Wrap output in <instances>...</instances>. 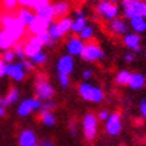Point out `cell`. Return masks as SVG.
<instances>
[{"label":"cell","mask_w":146,"mask_h":146,"mask_svg":"<svg viewBox=\"0 0 146 146\" xmlns=\"http://www.w3.org/2000/svg\"><path fill=\"white\" fill-rule=\"evenodd\" d=\"M7 67H8V64L0 58V78L7 76Z\"/></svg>","instance_id":"39"},{"label":"cell","mask_w":146,"mask_h":146,"mask_svg":"<svg viewBox=\"0 0 146 146\" xmlns=\"http://www.w3.org/2000/svg\"><path fill=\"white\" fill-rule=\"evenodd\" d=\"M55 107V103L52 101H44L42 103V109L40 111H52V109Z\"/></svg>","instance_id":"38"},{"label":"cell","mask_w":146,"mask_h":146,"mask_svg":"<svg viewBox=\"0 0 146 146\" xmlns=\"http://www.w3.org/2000/svg\"><path fill=\"white\" fill-rule=\"evenodd\" d=\"M95 11L102 19L110 22L119 16V7L117 4H111L109 0H98L95 4Z\"/></svg>","instance_id":"4"},{"label":"cell","mask_w":146,"mask_h":146,"mask_svg":"<svg viewBox=\"0 0 146 146\" xmlns=\"http://www.w3.org/2000/svg\"><path fill=\"white\" fill-rule=\"evenodd\" d=\"M82 16H86L84 15V11L82 8H76L74 11V18H82Z\"/></svg>","instance_id":"46"},{"label":"cell","mask_w":146,"mask_h":146,"mask_svg":"<svg viewBox=\"0 0 146 146\" xmlns=\"http://www.w3.org/2000/svg\"><path fill=\"white\" fill-rule=\"evenodd\" d=\"M35 93L38 99L44 102V101H51L55 91H54L52 84L50 83L46 78H38L35 83Z\"/></svg>","instance_id":"6"},{"label":"cell","mask_w":146,"mask_h":146,"mask_svg":"<svg viewBox=\"0 0 146 146\" xmlns=\"http://www.w3.org/2000/svg\"><path fill=\"white\" fill-rule=\"evenodd\" d=\"M7 76L15 80V82H22L26 76V70H24L22 62L9 63L8 67H7Z\"/></svg>","instance_id":"15"},{"label":"cell","mask_w":146,"mask_h":146,"mask_svg":"<svg viewBox=\"0 0 146 146\" xmlns=\"http://www.w3.org/2000/svg\"><path fill=\"white\" fill-rule=\"evenodd\" d=\"M0 26L3 27L4 31H7V34L12 38L15 43L20 42L26 35L27 27L19 20L16 15H12L9 12L0 13Z\"/></svg>","instance_id":"1"},{"label":"cell","mask_w":146,"mask_h":146,"mask_svg":"<svg viewBox=\"0 0 146 146\" xmlns=\"http://www.w3.org/2000/svg\"><path fill=\"white\" fill-rule=\"evenodd\" d=\"M42 103L43 102L38 99V98H27L23 99L18 106V115L20 117H28L32 111H40L42 109Z\"/></svg>","instance_id":"8"},{"label":"cell","mask_w":146,"mask_h":146,"mask_svg":"<svg viewBox=\"0 0 146 146\" xmlns=\"http://www.w3.org/2000/svg\"><path fill=\"white\" fill-rule=\"evenodd\" d=\"M38 146H55L54 145L52 141H50V139H44V141H40L38 143Z\"/></svg>","instance_id":"47"},{"label":"cell","mask_w":146,"mask_h":146,"mask_svg":"<svg viewBox=\"0 0 146 146\" xmlns=\"http://www.w3.org/2000/svg\"><path fill=\"white\" fill-rule=\"evenodd\" d=\"M4 114H5V107L0 106V117H3Z\"/></svg>","instance_id":"48"},{"label":"cell","mask_w":146,"mask_h":146,"mask_svg":"<svg viewBox=\"0 0 146 146\" xmlns=\"http://www.w3.org/2000/svg\"><path fill=\"white\" fill-rule=\"evenodd\" d=\"M15 52H13V50H7V51H3L1 52V59L4 60L7 64H9V63H13V60H15Z\"/></svg>","instance_id":"34"},{"label":"cell","mask_w":146,"mask_h":146,"mask_svg":"<svg viewBox=\"0 0 146 146\" xmlns=\"http://www.w3.org/2000/svg\"><path fill=\"white\" fill-rule=\"evenodd\" d=\"M94 35H95V30H94L93 26H90V24H87V26L84 27L83 30L78 34V38H79L82 42H84V43H87V42H91V39L94 38Z\"/></svg>","instance_id":"27"},{"label":"cell","mask_w":146,"mask_h":146,"mask_svg":"<svg viewBox=\"0 0 146 146\" xmlns=\"http://www.w3.org/2000/svg\"><path fill=\"white\" fill-rule=\"evenodd\" d=\"M51 1L50 0H34V3H32V7H31V9L35 12L36 9H39V8H42V7H44V5H47V4H50Z\"/></svg>","instance_id":"37"},{"label":"cell","mask_w":146,"mask_h":146,"mask_svg":"<svg viewBox=\"0 0 146 146\" xmlns=\"http://www.w3.org/2000/svg\"><path fill=\"white\" fill-rule=\"evenodd\" d=\"M121 11L125 18L131 19L135 16H143L146 3L142 0H121Z\"/></svg>","instance_id":"3"},{"label":"cell","mask_w":146,"mask_h":146,"mask_svg":"<svg viewBox=\"0 0 146 146\" xmlns=\"http://www.w3.org/2000/svg\"><path fill=\"white\" fill-rule=\"evenodd\" d=\"M38 38H39L40 42L43 43V47H51V46L54 44V42L51 40V38H50L48 32H44V34H40V35H38Z\"/></svg>","instance_id":"35"},{"label":"cell","mask_w":146,"mask_h":146,"mask_svg":"<svg viewBox=\"0 0 146 146\" xmlns=\"http://www.w3.org/2000/svg\"><path fill=\"white\" fill-rule=\"evenodd\" d=\"M56 70L58 74H64L70 76V74L74 71V58L67 54L62 55L56 62Z\"/></svg>","instance_id":"14"},{"label":"cell","mask_w":146,"mask_h":146,"mask_svg":"<svg viewBox=\"0 0 146 146\" xmlns=\"http://www.w3.org/2000/svg\"><path fill=\"white\" fill-rule=\"evenodd\" d=\"M143 18L146 19V7H145V11H143Z\"/></svg>","instance_id":"50"},{"label":"cell","mask_w":146,"mask_h":146,"mask_svg":"<svg viewBox=\"0 0 146 146\" xmlns=\"http://www.w3.org/2000/svg\"><path fill=\"white\" fill-rule=\"evenodd\" d=\"M78 93L84 101L94 102V103H101L105 98V93L101 87L94 86L89 82H83L78 86Z\"/></svg>","instance_id":"2"},{"label":"cell","mask_w":146,"mask_h":146,"mask_svg":"<svg viewBox=\"0 0 146 146\" xmlns=\"http://www.w3.org/2000/svg\"><path fill=\"white\" fill-rule=\"evenodd\" d=\"M123 59H125V62H127V63H131V62H134V59H135V54L134 52H126L123 55Z\"/></svg>","instance_id":"44"},{"label":"cell","mask_w":146,"mask_h":146,"mask_svg":"<svg viewBox=\"0 0 146 146\" xmlns=\"http://www.w3.org/2000/svg\"><path fill=\"white\" fill-rule=\"evenodd\" d=\"M13 42L12 38L7 34V31L4 30H0V51H7V50H11L13 46Z\"/></svg>","instance_id":"24"},{"label":"cell","mask_w":146,"mask_h":146,"mask_svg":"<svg viewBox=\"0 0 146 146\" xmlns=\"http://www.w3.org/2000/svg\"><path fill=\"white\" fill-rule=\"evenodd\" d=\"M107 30L117 36H123L129 32V24L126 23V20L122 18H115L113 20L107 23Z\"/></svg>","instance_id":"12"},{"label":"cell","mask_w":146,"mask_h":146,"mask_svg":"<svg viewBox=\"0 0 146 146\" xmlns=\"http://www.w3.org/2000/svg\"><path fill=\"white\" fill-rule=\"evenodd\" d=\"M84 1H89V0H84Z\"/></svg>","instance_id":"52"},{"label":"cell","mask_w":146,"mask_h":146,"mask_svg":"<svg viewBox=\"0 0 146 146\" xmlns=\"http://www.w3.org/2000/svg\"><path fill=\"white\" fill-rule=\"evenodd\" d=\"M30 60H31L35 66H40V64H44L47 62V54L44 51H40V52L35 54L32 58H30Z\"/></svg>","instance_id":"32"},{"label":"cell","mask_w":146,"mask_h":146,"mask_svg":"<svg viewBox=\"0 0 146 146\" xmlns=\"http://www.w3.org/2000/svg\"><path fill=\"white\" fill-rule=\"evenodd\" d=\"M105 129H106V133L109 135H118L122 130V118H121L119 113H110L109 118L105 122Z\"/></svg>","instance_id":"10"},{"label":"cell","mask_w":146,"mask_h":146,"mask_svg":"<svg viewBox=\"0 0 146 146\" xmlns=\"http://www.w3.org/2000/svg\"><path fill=\"white\" fill-rule=\"evenodd\" d=\"M82 78H83L86 82H87V80H90L91 78H93V70H90V68L83 70V72H82Z\"/></svg>","instance_id":"43"},{"label":"cell","mask_w":146,"mask_h":146,"mask_svg":"<svg viewBox=\"0 0 146 146\" xmlns=\"http://www.w3.org/2000/svg\"><path fill=\"white\" fill-rule=\"evenodd\" d=\"M123 44L131 52H139L141 51V36L135 32H127L126 35H123Z\"/></svg>","instance_id":"17"},{"label":"cell","mask_w":146,"mask_h":146,"mask_svg":"<svg viewBox=\"0 0 146 146\" xmlns=\"http://www.w3.org/2000/svg\"><path fill=\"white\" fill-rule=\"evenodd\" d=\"M50 24H51V22L46 20V19H42V18H39V16H36V15H35L34 20L28 24L27 30L30 31V34H31V35H36V36H38V35H40V34H44V32H47Z\"/></svg>","instance_id":"13"},{"label":"cell","mask_w":146,"mask_h":146,"mask_svg":"<svg viewBox=\"0 0 146 146\" xmlns=\"http://www.w3.org/2000/svg\"><path fill=\"white\" fill-rule=\"evenodd\" d=\"M87 146H91V145H87Z\"/></svg>","instance_id":"53"},{"label":"cell","mask_w":146,"mask_h":146,"mask_svg":"<svg viewBox=\"0 0 146 146\" xmlns=\"http://www.w3.org/2000/svg\"><path fill=\"white\" fill-rule=\"evenodd\" d=\"M58 80H59V84L62 89H66L70 84V76L64 75V74H58Z\"/></svg>","instance_id":"36"},{"label":"cell","mask_w":146,"mask_h":146,"mask_svg":"<svg viewBox=\"0 0 146 146\" xmlns=\"http://www.w3.org/2000/svg\"><path fill=\"white\" fill-rule=\"evenodd\" d=\"M18 142L19 146H38V143H39L35 131L31 129H24L23 131H20Z\"/></svg>","instance_id":"16"},{"label":"cell","mask_w":146,"mask_h":146,"mask_svg":"<svg viewBox=\"0 0 146 146\" xmlns=\"http://www.w3.org/2000/svg\"><path fill=\"white\" fill-rule=\"evenodd\" d=\"M16 16H18V19L24 24V26L28 27V24H30V23L34 20V18H35V12H34L31 8H24V7H22V8L18 11Z\"/></svg>","instance_id":"23"},{"label":"cell","mask_w":146,"mask_h":146,"mask_svg":"<svg viewBox=\"0 0 146 146\" xmlns=\"http://www.w3.org/2000/svg\"><path fill=\"white\" fill-rule=\"evenodd\" d=\"M109 1H110L111 4H117V5H118V3H119L121 0H109Z\"/></svg>","instance_id":"49"},{"label":"cell","mask_w":146,"mask_h":146,"mask_svg":"<svg viewBox=\"0 0 146 146\" xmlns=\"http://www.w3.org/2000/svg\"><path fill=\"white\" fill-rule=\"evenodd\" d=\"M16 1H18L19 5H22L24 8H31L32 3H34V0H16Z\"/></svg>","instance_id":"42"},{"label":"cell","mask_w":146,"mask_h":146,"mask_svg":"<svg viewBox=\"0 0 146 146\" xmlns=\"http://www.w3.org/2000/svg\"><path fill=\"white\" fill-rule=\"evenodd\" d=\"M109 115H110V113H109L107 110H101L99 113H98L97 118H98V121H102V122H106V119L109 118Z\"/></svg>","instance_id":"40"},{"label":"cell","mask_w":146,"mask_h":146,"mask_svg":"<svg viewBox=\"0 0 146 146\" xmlns=\"http://www.w3.org/2000/svg\"><path fill=\"white\" fill-rule=\"evenodd\" d=\"M54 12H55V18H64L68 16V12L71 11V4L67 0H59L55 1L52 4Z\"/></svg>","instance_id":"18"},{"label":"cell","mask_w":146,"mask_h":146,"mask_svg":"<svg viewBox=\"0 0 146 146\" xmlns=\"http://www.w3.org/2000/svg\"><path fill=\"white\" fill-rule=\"evenodd\" d=\"M139 113L143 118H146V99H142L139 103Z\"/></svg>","instance_id":"45"},{"label":"cell","mask_w":146,"mask_h":146,"mask_svg":"<svg viewBox=\"0 0 146 146\" xmlns=\"http://www.w3.org/2000/svg\"><path fill=\"white\" fill-rule=\"evenodd\" d=\"M80 56L86 62H97V60H102L105 58V51L95 42H87V43H84Z\"/></svg>","instance_id":"5"},{"label":"cell","mask_w":146,"mask_h":146,"mask_svg":"<svg viewBox=\"0 0 146 146\" xmlns=\"http://www.w3.org/2000/svg\"><path fill=\"white\" fill-rule=\"evenodd\" d=\"M130 75H131V72L129 70H121L117 72V75H115V82L121 86H123V84H127L129 80H130Z\"/></svg>","instance_id":"30"},{"label":"cell","mask_w":146,"mask_h":146,"mask_svg":"<svg viewBox=\"0 0 146 146\" xmlns=\"http://www.w3.org/2000/svg\"><path fill=\"white\" fill-rule=\"evenodd\" d=\"M35 15H36V16H39V18L46 19V20H48V22L52 23L54 19H55V12H54L52 3H50V4L44 5V7H42V8L36 9Z\"/></svg>","instance_id":"22"},{"label":"cell","mask_w":146,"mask_h":146,"mask_svg":"<svg viewBox=\"0 0 146 146\" xmlns=\"http://www.w3.org/2000/svg\"><path fill=\"white\" fill-rule=\"evenodd\" d=\"M23 46H24V54L26 58H32L35 54L43 51V43L36 35H31L27 38V40H23Z\"/></svg>","instance_id":"9"},{"label":"cell","mask_w":146,"mask_h":146,"mask_svg":"<svg viewBox=\"0 0 146 146\" xmlns=\"http://www.w3.org/2000/svg\"><path fill=\"white\" fill-rule=\"evenodd\" d=\"M129 27L133 30V32L139 35L146 31V19L143 16H135V18L129 19Z\"/></svg>","instance_id":"19"},{"label":"cell","mask_w":146,"mask_h":146,"mask_svg":"<svg viewBox=\"0 0 146 146\" xmlns=\"http://www.w3.org/2000/svg\"><path fill=\"white\" fill-rule=\"evenodd\" d=\"M40 122L47 127H52L56 122V117L52 111H40Z\"/></svg>","instance_id":"25"},{"label":"cell","mask_w":146,"mask_h":146,"mask_svg":"<svg viewBox=\"0 0 146 146\" xmlns=\"http://www.w3.org/2000/svg\"><path fill=\"white\" fill-rule=\"evenodd\" d=\"M47 32H48L50 38H51V40H52L54 43H55V42H58L59 39H62L63 36H64V35L62 34V31L59 30V27H58L56 22H52L51 24H50V27H48V30H47Z\"/></svg>","instance_id":"29"},{"label":"cell","mask_w":146,"mask_h":146,"mask_svg":"<svg viewBox=\"0 0 146 146\" xmlns=\"http://www.w3.org/2000/svg\"><path fill=\"white\" fill-rule=\"evenodd\" d=\"M145 83H146V78L143 74H141V72H131L127 86L133 90H139L145 86Z\"/></svg>","instance_id":"21"},{"label":"cell","mask_w":146,"mask_h":146,"mask_svg":"<svg viewBox=\"0 0 146 146\" xmlns=\"http://www.w3.org/2000/svg\"><path fill=\"white\" fill-rule=\"evenodd\" d=\"M59 30L62 31L63 35H66L68 32H71V27H72V18L70 16H64V18H59V20L56 22Z\"/></svg>","instance_id":"26"},{"label":"cell","mask_w":146,"mask_h":146,"mask_svg":"<svg viewBox=\"0 0 146 146\" xmlns=\"http://www.w3.org/2000/svg\"><path fill=\"white\" fill-rule=\"evenodd\" d=\"M86 26H87V19H86V16H82V18H72L71 32H74L75 35H78Z\"/></svg>","instance_id":"28"},{"label":"cell","mask_w":146,"mask_h":146,"mask_svg":"<svg viewBox=\"0 0 146 146\" xmlns=\"http://www.w3.org/2000/svg\"><path fill=\"white\" fill-rule=\"evenodd\" d=\"M19 97H20L19 90L16 89V87H12V89H9V91L7 93L5 97L0 98V106L7 107V106H9V105H12V103H16V102L19 101Z\"/></svg>","instance_id":"20"},{"label":"cell","mask_w":146,"mask_h":146,"mask_svg":"<svg viewBox=\"0 0 146 146\" xmlns=\"http://www.w3.org/2000/svg\"><path fill=\"white\" fill-rule=\"evenodd\" d=\"M12 50H13V52H15V56H16V58L22 59V60H24V59H26V54H24V46H23V40H20V42H16V43H13Z\"/></svg>","instance_id":"31"},{"label":"cell","mask_w":146,"mask_h":146,"mask_svg":"<svg viewBox=\"0 0 146 146\" xmlns=\"http://www.w3.org/2000/svg\"><path fill=\"white\" fill-rule=\"evenodd\" d=\"M18 1L16 0H1V7L7 11V12H12L13 9L18 7Z\"/></svg>","instance_id":"33"},{"label":"cell","mask_w":146,"mask_h":146,"mask_svg":"<svg viewBox=\"0 0 146 146\" xmlns=\"http://www.w3.org/2000/svg\"><path fill=\"white\" fill-rule=\"evenodd\" d=\"M22 64H23V67H24V70L26 71H32L34 70V67H35V64L30 60V59H24L22 62Z\"/></svg>","instance_id":"41"},{"label":"cell","mask_w":146,"mask_h":146,"mask_svg":"<svg viewBox=\"0 0 146 146\" xmlns=\"http://www.w3.org/2000/svg\"><path fill=\"white\" fill-rule=\"evenodd\" d=\"M142 1H145V3H146V0H142Z\"/></svg>","instance_id":"51"},{"label":"cell","mask_w":146,"mask_h":146,"mask_svg":"<svg viewBox=\"0 0 146 146\" xmlns=\"http://www.w3.org/2000/svg\"><path fill=\"white\" fill-rule=\"evenodd\" d=\"M83 47H84V42L78 38L76 35H72V36H68L67 38V42H66V52L67 55L70 56H80L82 55V51H83Z\"/></svg>","instance_id":"11"},{"label":"cell","mask_w":146,"mask_h":146,"mask_svg":"<svg viewBox=\"0 0 146 146\" xmlns=\"http://www.w3.org/2000/svg\"><path fill=\"white\" fill-rule=\"evenodd\" d=\"M82 127H83V134L84 138L87 141H93L98 131V118L97 115L93 113H87L83 117L82 121Z\"/></svg>","instance_id":"7"}]
</instances>
